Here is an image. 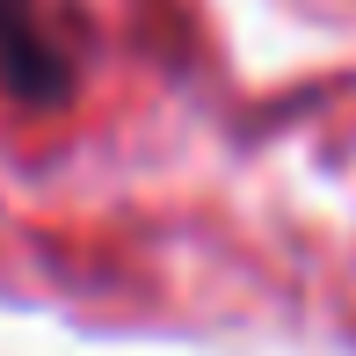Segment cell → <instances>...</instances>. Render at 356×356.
<instances>
[{"label":"cell","mask_w":356,"mask_h":356,"mask_svg":"<svg viewBox=\"0 0 356 356\" xmlns=\"http://www.w3.org/2000/svg\"><path fill=\"white\" fill-rule=\"evenodd\" d=\"M0 88L22 109H66L80 95V29L66 0H0Z\"/></svg>","instance_id":"obj_1"}]
</instances>
